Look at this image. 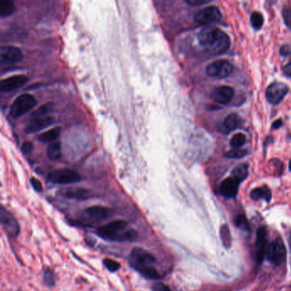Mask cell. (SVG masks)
Masks as SVG:
<instances>
[{
	"mask_svg": "<svg viewBox=\"0 0 291 291\" xmlns=\"http://www.w3.org/2000/svg\"><path fill=\"white\" fill-rule=\"evenodd\" d=\"M131 267L139 272L144 278L151 280L161 278V274L155 267L156 259L152 254L142 248H134L129 257Z\"/></svg>",
	"mask_w": 291,
	"mask_h": 291,
	"instance_id": "cell-1",
	"label": "cell"
},
{
	"mask_svg": "<svg viewBox=\"0 0 291 291\" xmlns=\"http://www.w3.org/2000/svg\"><path fill=\"white\" fill-rule=\"evenodd\" d=\"M199 43L212 54H221L231 46V39L225 32L216 27H205L198 33Z\"/></svg>",
	"mask_w": 291,
	"mask_h": 291,
	"instance_id": "cell-2",
	"label": "cell"
},
{
	"mask_svg": "<svg viewBox=\"0 0 291 291\" xmlns=\"http://www.w3.org/2000/svg\"><path fill=\"white\" fill-rule=\"evenodd\" d=\"M128 224L123 220L111 221L99 226L97 234L111 242H133L138 238V232L134 229H128Z\"/></svg>",
	"mask_w": 291,
	"mask_h": 291,
	"instance_id": "cell-3",
	"label": "cell"
},
{
	"mask_svg": "<svg viewBox=\"0 0 291 291\" xmlns=\"http://www.w3.org/2000/svg\"><path fill=\"white\" fill-rule=\"evenodd\" d=\"M52 109L53 104L52 103H47L40 108H38L31 115V119L25 128V132L27 134H33L38 131L43 130L47 127L52 125L54 121V118L51 115Z\"/></svg>",
	"mask_w": 291,
	"mask_h": 291,
	"instance_id": "cell-4",
	"label": "cell"
},
{
	"mask_svg": "<svg viewBox=\"0 0 291 291\" xmlns=\"http://www.w3.org/2000/svg\"><path fill=\"white\" fill-rule=\"evenodd\" d=\"M37 100L33 95L28 93L22 94L14 101L10 109V114L13 118L21 117L33 109V107L35 106Z\"/></svg>",
	"mask_w": 291,
	"mask_h": 291,
	"instance_id": "cell-5",
	"label": "cell"
},
{
	"mask_svg": "<svg viewBox=\"0 0 291 291\" xmlns=\"http://www.w3.org/2000/svg\"><path fill=\"white\" fill-rule=\"evenodd\" d=\"M110 214H111L110 210L103 206L87 207V210L81 212L79 223L82 225L86 224L87 226L91 224L98 223L106 220L107 218L109 217Z\"/></svg>",
	"mask_w": 291,
	"mask_h": 291,
	"instance_id": "cell-6",
	"label": "cell"
},
{
	"mask_svg": "<svg viewBox=\"0 0 291 291\" xmlns=\"http://www.w3.org/2000/svg\"><path fill=\"white\" fill-rule=\"evenodd\" d=\"M48 181L53 184L58 185H68L74 183L79 182L81 180V176L78 172L72 169H57L52 172L47 178Z\"/></svg>",
	"mask_w": 291,
	"mask_h": 291,
	"instance_id": "cell-7",
	"label": "cell"
},
{
	"mask_svg": "<svg viewBox=\"0 0 291 291\" xmlns=\"http://www.w3.org/2000/svg\"><path fill=\"white\" fill-rule=\"evenodd\" d=\"M285 246L283 244V240L278 237L273 240L267 248V256L272 264L275 266H281L284 263L286 260Z\"/></svg>",
	"mask_w": 291,
	"mask_h": 291,
	"instance_id": "cell-8",
	"label": "cell"
},
{
	"mask_svg": "<svg viewBox=\"0 0 291 291\" xmlns=\"http://www.w3.org/2000/svg\"><path fill=\"white\" fill-rule=\"evenodd\" d=\"M234 68L230 62L226 60L215 61L210 63L206 68L207 75L216 79H224L233 73Z\"/></svg>",
	"mask_w": 291,
	"mask_h": 291,
	"instance_id": "cell-9",
	"label": "cell"
},
{
	"mask_svg": "<svg viewBox=\"0 0 291 291\" xmlns=\"http://www.w3.org/2000/svg\"><path fill=\"white\" fill-rule=\"evenodd\" d=\"M0 220L4 230L10 237H17L20 233V226L16 218L5 207L1 209Z\"/></svg>",
	"mask_w": 291,
	"mask_h": 291,
	"instance_id": "cell-10",
	"label": "cell"
},
{
	"mask_svg": "<svg viewBox=\"0 0 291 291\" xmlns=\"http://www.w3.org/2000/svg\"><path fill=\"white\" fill-rule=\"evenodd\" d=\"M221 18V11L215 6H210L198 11L195 15L194 20L198 24L207 25L219 22Z\"/></svg>",
	"mask_w": 291,
	"mask_h": 291,
	"instance_id": "cell-11",
	"label": "cell"
},
{
	"mask_svg": "<svg viewBox=\"0 0 291 291\" xmlns=\"http://www.w3.org/2000/svg\"><path fill=\"white\" fill-rule=\"evenodd\" d=\"M288 92V88L285 84L281 82H274L267 87L266 98L270 104L277 105L281 103Z\"/></svg>",
	"mask_w": 291,
	"mask_h": 291,
	"instance_id": "cell-12",
	"label": "cell"
},
{
	"mask_svg": "<svg viewBox=\"0 0 291 291\" xmlns=\"http://www.w3.org/2000/svg\"><path fill=\"white\" fill-rule=\"evenodd\" d=\"M235 91L232 87H227V86H222L215 88L213 91V100L217 104L227 105L231 103L232 98H234Z\"/></svg>",
	"mask_w": 291,
	"mask_h": 291,
	"instance_id": "cell-13",
	"label": "cell"
},
{
	"mask_svg": "<svg viewBox=\"0 0 291 291\" xmlns=\"http://www.w3.org/2000/svg\"><path fill=\"white\" fill-rule=\"evenodd\" d=\"M267 230L264 227H261L257 231L256 242V260L259 263H261L267 256Z\"/></svg>",
	"mask_w": 291,
	"mask_h": 291,
	"instance_id": "cell-14",
	"label": "cell"
},
{
	"mask_svg": "<svg viewBox=\"0 0 291 291\" xmlns=\"http://www.w3.org/2000/svg\"><path fill=\"white\" fill-rule=\"evenodd\" d=\"M28 78L23 74H17L14 76L8 77L3 79L0 83V90L2 93H10L24 86Z\"/></svg>",
	"mask_w": 291,
	"mask_h": 291,
	"instance_id": "cell-15",
	"label": "cell"
},
{
	"mask_svg": "<svg viewBox=\"0 0 291 291\" xmlns=\"http://www.w3.org/2000/svg\"><path fill=\"white\" fill-rule=\"evenodd\" d=\"M1 59L6 63H18L22 60L23 55L22 50L14 46H6L1 48L0 51Z\"/></svg>",
	"mask_w": 291,
	"mask_h": 291,
	"instance_id": "cell-16",
	"label": "cell"
},
{
	"mask_svg": "<svg viewBox=\"0 0 291 291\" xmlns=\"http://www.w3.org/2000/svg\"><path fill=\"white\" fill-rule=\"evenodd\" d=\"M240 183L241 182L231 176L227 178L221 183L220 188L221 195L226 198H233L237 196Z\"/></svg>",
	"mask_w": 291,
	"mask_h": 291,
	"instance_id": "cell-17",
	"label": "cell"
},
{
	"mask_svg": "<svg viewBox=\"0 0 291 291\" xmlns=\"http://www.w3.org/2000/svg\"><path fill=\"white\" fill-rule=\"evenodd\" d=\"M241 119L239 116L236 114H229L228 116L225 119L222 125H221L220 130L223 133V134H229L231 133V131L235 130L236 128L239 127L241 124Z\"/></svg>",
	"mask_w": 291,
	"mask_h": 291,
	"instance_id": "cell-18",
	"label": "cell"
},
{
	"mask_svg": "<svg viewBox=\"0 0 291 291\" xmlns=\"http://www.w3.org/2000/svg\"><path fill=\"white\" fill-rule=\"evenodd\" d=\"M251 197L255 201L263 199L266 201H270L272 198V192L270 191L269 188L267 186L256 188L251 191Z\"/></svg>",
	"mask_w": 291,
	"mask_h": 291,
	"instance_id": "cell-19",
	"label": "cell"
},
{
	"mask_svg": "<svg viewBox=\"0 0 291 291\" xmlns=\"http://www.w3.org/2000/svg\"><path fill=\"white\" fill-rule=\"evenodd\" d=\"M61 128H54L52 129H50L49 131L44 132L43 134H39L38 137V139L42 143H52V142L57 141V138L60 134Z\"/></svg>",
	"mask_w": 291,
	"mask_h": 291,
	"instance_id": "cell-20",
	"label": "cell"
},
{
	"mask_svg": "<svg viewBox=\"0 0 291 291\" xmlns=\"http://www.w3.org/2000/svg\"><path fill=\"white\" fill-rule=\"evenodd\" d=\"M47 155L51 160H53V161H57L58 159H60L61 155H62V146H61L60 142L57 140L49 144V146L47 148Z\"/></svg>",
	"mask_w": 291,
	"mask_h": 291,
	"instance_id": "cell-21",
	"label": "cell"
},
{
	"mask_svg": "<svg viewBox=\"0 0 291 291\" xmlns=\"http://www.w3.org/2000/svg\"><path fill=\"white\" fill-rule=\"evenodd\" d=\"M248 166L247 164H240L231 172V177L235 178L239 182H242L248 177Z\"/></svg>",
	"mask_w": 291,
	"mask_h": 291,
	"instance_id": "cell-22",
	"label": "cell"
},
{
	"mask_svg": "<svg viewBox=\"0 0 291 291\" xmlns=\"http://www.w3.org/2000/svg\"><path fill=\"white\" fill-rule=\"evenodd\" d=\"M65 196L68 198L86 200L90 197V192L85 189H76L66 191Z\"/></svg>",
	"mask_w": 291,
	"mask_h": 291,
	"instance_id": "cell-23",
	"label": "cell"
},
{
	"mask_svg": "<svg viewBox=\"0 0 291 291\" xmlns=\"http://www.w3.org/2000/svg\"><path fill=\"white\" fill-rule=\"evenodd\" d=\"M16 11V6L12 1L2 0L0 2V14L1 17H6L11 16Z\"/></svg>",
	"mask_w": 291,
	"mask_h": 291,
	"instance_id": "cell-24",
	"label": "cell"
},
{
	"mask_svg": "<svg viewBox=\"0 0 291 291\" xmlns=\"http://www.w3.org/2000/svg\"><path fill=\"white\" fill-rule=\"evenodd\" d=\"M221 237L224 246H225L226 248H230L231 244V232H230L228 226H226V225H224L223 226H221Z\"/></svg>",
	"mask_w": 291,
	"mask_h": 291,
	"instance_id": "cell-25",
	"label": "cell"
},
{
	"mask_svg": "<svg viewBox=\"0 0 291 291\" xmlns=\"http://www.w3.org/2000/svg\"><path fill=\"white\" fill-rule=\"evenodd\" d=\"M246 140L247 139H246L244 134H237L231 139V146L234 149H239L246 143Z\"/></svg>",
	"mask_w": 291,
	"mask_h": 291,
	"instance_id": "cell-26",
	"label": "cell"
},
{
	"mask_svg": "<svg viewBox=\"0 0 291 291\" xmlns=\"http://www.w3.org/2000/svg\"><path fill=\"white\" fill-rule=\"evenodd\" d=\"M251 24L253 26L254 28L256 29H260L262 25L264 23V19H263V17L260 12H254L252 15H251Z\"/></svg>",
	"mask_w": 291,
	"mask_h": 291,
	"instance_id": "cell-27",
	"label": "cell"
},
{
	"mask_svg": "<svg viewBox=\"0 0 291 291\" xmlns=\"http://www.w3.org/2000/svg\"><path fill=\"white\" fill-rule=\"evenodd\" d=\"M104 265L109 272H114L120 268V265L117 261L111 260V259H104Z\"/></svg>",
	"mask_w": 291,
	"mask_h": 291,
	"instance_id": "cell-28",
	"label": "cell"
},
{
	"mask_svg": "<svg viewBox=\"0 0 291 291\" xmlns=\"http://www.w3.org/2000/svg\"><path fill=\"white\" fill-rule=\"evenodd\" d=\"M248 155V151L246 150H241V149H234V150H230L228 152L225 154V156L228 158H239L243 157L245 155Z\"/></svg>",
	"mask_w": 291,
	"mask_h": 291,
	"instance_id": "cell-29",
	"label": "cell"
},
{
	"mask_svg": "<svg viewBox=\"0 0 291 291\" xmlns=\"http://www.w3.org/2000/svg\"><path fill=\"white\" fill-rule=\"evenodd\" d=\"M44 280H45V283H47V286L49 287L54 286L56 283L54 272H52V270L47 269L44 274Z\"/></svg>",
	"mask_w": 291,
	"mask_h": 291,
	"instance_id": "cell-30",
	"label": "cell"
},
{
	"mask_svg": "<svg viewBox=\"0 0 291 291\" xmlns=\"http://www.w3.org/2000/svg\"><path fill=\"white\" fill-rule=\"evenodd\" d=\"M235 224L237 225V227H239L242 230H248L250 229L248 221L243 215H238L235 220Z\"/></svg>",
	"mask_w": 291,
	"mask_h": 291,
	"instance_id": "cell-31",
	"label": "cell"
},
{
	"mask_svg": "<svg viewBox=\"0 0 291 291\" xmlns=\"http://www.w3.org/2000/svg\"><path fill=\"white\" fill-rule=\"evenodd\" d=\"M283 17L286 26L291 29V7L284 6L283 9Z\"/></svg>",
	"mask_w": 291,
	"mask_h": 291,
	"instance_id": "cell-32",
	"label": "cell"
},
{
	"mask_svg": "<svg viewBox=\"0 0 291 291\" xmlns=\"http://www.w3.org/2000/svg\"><path fill=\"white\" fill-rule=\"evenodd\" d=\"M151 288L152 291H172L169 286L162 283H154Z\"/></svg>",
	"mask_w": 291,
	"mask_h": 291,
	"instance_id": "cell-33",
	"label": "cell"
},
{
	"mask_svg": "<svg viewBox=\"0 0 291 291\" xmlns=\"http://www.w3.org/2000/svg\"><path fill=\"white\" fill-rule=\"evenodd\" d=\"M33 144L32 142L26 141L22 144V150L24 154H29L33 150Z\"/></svg>",
	"mask_w": 291,
	"mask_h": 291,
	"instance_id": "cell-34",
	"label": "cell"
},
{
	"mask_svg": "<svg viewBox=\"0 0 291 291\" xmlns=\"http://www.w3.org/2000/svg\"><path fill=\"white\" fill-rule=\"evenodd\" d=\"M31 185L33 186V189L38 192L42 191V184L39 180H37L36 178H32L30 180Z\"/></svg>",
	"mask_w": 291,
	"mask_h": 291,
	"instance_id": "cell-35",
	"label": "cell"
},
{
	"mask_svg": "<svg viewBox=\"0 0 291 291\" xmlns=\"http://www.w3.org/2000/svg\"><path fill=\"white\" fill-rule=\"evenodd\" d=\"M281 56L283 57H287L291 54V47L289 45H284L283 47H281L280 49Z\"/></svg>",
	"mask_w": 291,
	"mask_h": 291,
	"instance_id": "cell-36",
	"label": "cell"
},
{
	"mask_svg": "<svg viewBox=\"0 0 291 291\" xmlns=\"http://www.w3.org/2000/svg\"><path fill=\"white\" fill-rule=\"evenodd\" d=\"M210 1L207 0H186V3L189 4L190 6H201V5H205L207 4Z\"/></svg>",
	"mask_w": 291,
	"mask_h": 291,
	"instance_id": "cell-37",
	"label": "cell"
},
{
	"mask_svg": "<svg viewBox=\"0 0 291 291\" xmlns=\"http://www.w3.org/2000/svg\"><path fill=\"white\" fill-rule=\"evenodd\" d=\"M283 73L287 77H291V62L287 63L283 68Z\"/></svg>",
	"mask_w": 291,
	"mask_h": 291,
	"instance_id": "cell-38",
	"label": "cell"
},
{
	"mask_svg": "<svg viewBox=\"0 0 291 291\" xmlns=\"http://www.w3.org/2000/svg\"><path fill=\"white\" fill-rule=\"evenodd\" d=\"M283 125L282 123V120H278L274 121V123L272 124V128H275V129H278V128H280L281 126Z\"/></svg>",
	"mask_w": 291,
	"mask_h": 291,
	"instance_id": "cell-39",
	"label": "cell"
},
{
	"mask_svg": "<svg viewBox=\"0 0 291 291\" xmlns=\"http://www.w3.org/2000/svg\"><path fill=\"white\" fill-rule=\"evenodd\" d=\"M288 168H289V170L291 171V161H289V166H288Z\"/></svg>",
	"mask_w": 291,
	"mask_h": 291,
	"instance_id": "cell-40",
	"label": "cell"
}]
</instances>
